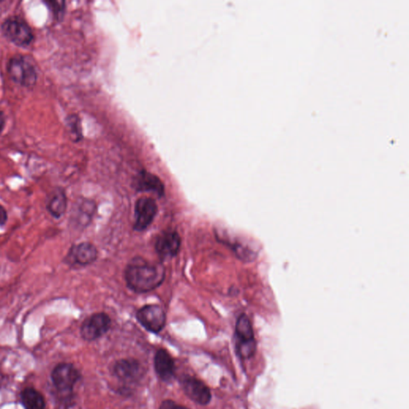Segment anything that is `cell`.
<instances>
[{"label":"cell","instance_id":"cell-1","mask_svg":"<svg viewBox=\"0 0 409 409\" xmlns=\"http://www.w3.org/2000/svg\"><path fill=\"white\" fill-rule=\"evenodd\" d=\"M125 281L129 289L137 294H146L159 288L165 280L163 265L135 259L126 267Z\"/></svg>","mask_w":409,"mask_h":409},{"label":"cell","instance_id":"cell-2","mask_svg":"<svg viewBox=\"0 0 409 409\" xmlns=\"http://www.w3.org/2000/svg\"><path fill=\"white\" fill-rule=\"evenodd\" d=\"M0 32L9 43L20 48L31 47L35 40V34L30 24L17 14L4 19L0 24Z\"/></svg>","mask_w":409,"mask_h":409},{"label":"cell","instance_id":"cell-3","mask_svg":"<svg viewBox=\"0 0 409 409\" xmlns=\"http://www.w3.org/2000/svg\"><path fill=\"white\" fill-rule=\"evenodd\" d=\"M6 72L12 82L23 88H32L38 82V70L32 60L23 54L10 58Z\"/></svg>","mask_w":409,"mask_h":409},{"label":"cell","instance_id":"cell-4","mask_svg":"<svg viewBox=\"0 0 409 409\" xmlns=\"http://www.w3.org/2000/svg\"><path fill=\"white\" fill-rule=\"evenodd\" d=\"M235 348L242 359H249L255 355L256 341L249 317L241 315L237 318L235 333Z\"/></svg>","mask_w":409,"mask_h":409},{"label":"cell","instance_id":"cell-5","mask_svg":"<svg viewBox=\"0 0 409 409\" xmlns=\"http://www.w3.org/2000/svg\"><path fill=\"white\" fill-rule=\"evenodd\" d=\"M82 378L73 363H59L53 368L50 379L55 390L65 396H72L74 386Z\"/></svg>","mask_w":409,"mask_h":409},{"label":"cell","instance_id":"cell-6","mask_svg":"<svg viewBox=\"0 0 409 409\" xmlns=\"http://www.w3.org/2000/svg\"><path fill=\"white\" fill-rule=\"evenodd\" d=\"M111 373L125 385H134L142 380L145 370L142 363L135 358H123L113 363Z\"/></svg>","mask_w":409,"mask_h":409},{"label":"cell","instance_id":"cell-7","mask_svg":"<svg viewBox=\"0 0 409 409\" xmlns=\"http://www.w3.org/2000/svg\"><path fill=\"white\" fill-rule=\"evenodd\" d=\"M110 327L111 319L109 315L105 312H96L83 321L80 327V335L86 341H94L104 336Z\"/></svg>","mask_w":409,"mask_h":409},{"label":"cell","instance_id":"cell-8","mask_svg":"<svg viewBox=\"0 0 409 409\" xmlns=\"http://www.w3.org/2000/svg\"><path fill=\"white\" fill-rule=\"evenodd\" d=\"M98 255L97 248L90 242L84 241L70 247L63 262L72 268L85 267L93 264Z\"/></svg>","mask_w":409,"mask_h":409},{"label":"cell","instance_id":"cell-9","mask_svg":"<svg viewBox=\"0 0 409 409\" xmlns=\"http://www.w3.org/2000/svg\"><path fill=\"white\" fill-rule=\"evenodd\" d=\"M136 318L146 330L156 335L163 331L166 324V312L158 305L143 306L136 314Z\"/></svg>","mask_w":409,"mask_h":409},{"label":"cell","instance_id":"cell-10","mask_svg":"<svg viewBox=\"0 0 409 409\" xmlns=\"http://www.w3.org/2000/svg\"><path fill=\"white\" fill-rule=\"evenodd\" d=\"M180 386L186 396L192 401L201 406H206L210 403L212 394L210 388L199 379L191 376L181 377Z\"/></svg>","mask_w":409,"mask_h":409},{"label":"cell","instance_id":"cell-11","mask_svg":"<svg viewBox=\"0 0 409 409\" xmlns=\"http://www.w3.org/2000/svg\"><path fill=\"white\" fill-rule=\"evenodd\" d=\"M157 213L158 206L154 199L146 197L138 199L134 206V229L139 232L148 229Z\"/></svg>","mask_w":409,"mask_h":409},{"label":"cell","instance_id":"cell-12","mask_svg":"<svg viewBox=\"0 0 409 409\" xmlns=\"http://www.w3.org/2000/svg\"><path fill=\"white\" fill-rule=\"evenodd\" d=\"M181 240L178 232L164 231L160 234L155 241V250L161 259H171L179 254Z\"/></svg>","mask_w":409,"mask_h":409},{"label":"cell","instance_id":"cell-13","mask_svg":"<svg viewBox=\"0 0 409 409\" xmlns=\"http://www.w3.org/2000/svg\"><path fill=\"white\" fill-rule=\"evenodd\" d=\"M94 210V201L84 199L77 201L70 212V223L77 228H85L92 221Z\"/></svg>","mask_w":409,"mask_h":409},{"label":"cell","instance_id":"cell-14","mask_svg":"<svg viewBox=\"0 0 409 409\" xmlns=\"http://www.w3.org/2000/svg\"><path fill=\"white\" fill-rule=\"evenodd\" d=\"M68 206V196L62 188H55L50 190L45 199V208L57 220L63 218L67 212Z\"/></svg>","mask_w":409,"mask_h":409},{"label":"cell","instance_id":"cell-15","mask_svg":"<svg viewBox=\"0 0 409 409\" xmlns=\"http://www.w3.org/2000/svg\"><path fill=\"white\" fill-rule=\"evenodd\" d=\"M156 375L161 381L168 383L175 377V362L172 356L165 348H159L156 352L154 359Z\"/></svg>","mask_w":409,"mask_h":409},{"label":"cell","instance_id":"cell-16","mask_svg":"<svg viewBox=\"0 0 409 409\" xmlns=\"http://www.w3.org/2000/svg\"><path fill=\"white\" fill-rule=\"evenodd\" d=\"M136 190L140 192H152L159 197H163L165 194V188L159 177L143 170L136 178L134 181Z\"/></svg>","mask_w":409,"mask_h":409},{"label":"cell","instance_id":"cell-17","mask_svg":"<svg viewBox=\"0 0 409 409\" xmlns=\"http://www.w3.org/2000/svg\"><path fill=\"white\" fill-rule=\"evenodd\" d=\"M20 403L24 409H47L46 400L41 392L33 387H27L20 392Z\"/></svg>","mask_w":409,"mask_h":409},{"label":"cell","instance_id":"cell-18","mask_svg":"<svg viewBox=\"0 0 409 409\" xmlns=\"http://www.w3.org/2000/svg\"><path fill=\"white\" fill-rule=\"evenodd\" d=\"M65 125L73 142L79 143L83 139L82 123L77 114L67 116L65 119Z\"/></svg>","mask_w":409,"mask_h":409},{"label":"cell","instance_id":"cell-19","mask_svg":"<svg viewBox=\"0 0 409 409\" xmlns=\"http://www.w3.org/2000/svg\"><path fill=\"white\" fill-rule=\"evenodd\" d=\"M43 3L48 9L49 12L52 14V19L55 23H61L63 21L66 12H67V2L57 1V0H46L43 1Z\"/></svg>","mask_w":409,"mask_h":409},{"label":"cell","instance_id":"cell-20","mask_svg":"<svg viewBox=\"0 0 409 409\" xmlns=\"http://www.w3.org/2000/svg\"><path fill=\"white\" fill-rule=\"evenodd\" d=\"M159 409H190L183 406L179 405L178 403L172 400H166L161 402Z\"/></svg>","mask_w":409,"mask_h":409},{"label":"cell","instance_id":"cell-21","mask_svg":"<svg viewBox=\"0 0 409 409\" xmlns=\"http://www.w3.org/2000/svg\"><path fill=\"white\" fill-rule=\"evenodd\" d=\"M8 221V214L6 208L0 204V227L6 226Z\"/></svg>","mask_w":409,"mask_h":409},{"label":"cell","instance_id":"cell-22","mask_svg":"<svg viewBox=\"0 0 409 409\" xmlns=\"http://www.w3.org/2000/svg\"><path fill=\"white\" fill-rule=\"evenodd\" d=\"M7 125V115L4 111L0 110V136L2 135Z\"/></svg>","mask_w":409,"mask_h":409}]
</instances>
